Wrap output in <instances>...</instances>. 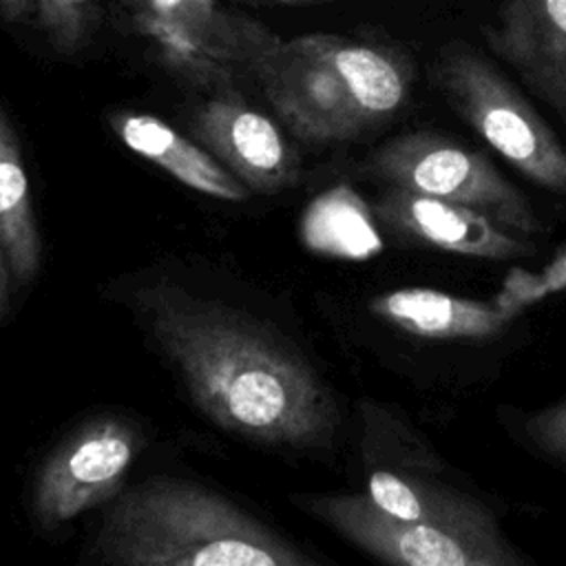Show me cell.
<instances>
[{
	"mask_svg": "<svg viewBox=\"0 0 566 566\" xmlns=\"http://www.w3.org/2000/svg\"><path fill=\"white\" fill-rule=\"evenodd\" d=\"M7 252H4V245H2V239H0V318L2 314L7 312L9 307V274H7Z\"/></svg>",
	"mask_w": 566,
	"mask_h": 566,
	"instance_id": "cell-19",
	"label": "cell"
},
{
	"mask_svg": "<svg viewBox=\"0 0 566 566\" xmlns=\"http://www.w3.org/2000/svg\"><path fill=\"white\" fill-rule=\"evenodd\" d=\"M369 310L411 336L462 340L497 334L515 316L517 305L513 301L486 303L460 298L429 287H402L374 296Z\"/></svg>",
	"mask_w": 566,
	"mask_h": 566,
	"instance_id": "cell-12",
	"label": "cell"
},
{
	"mask_svg": "<svg viewBox=\"0 0 566 566\" xmlns=\"http://www.w3.org/2000/svg\"><path fill=\"white\" fill-rule=\"evenodd\" d=\"M374 217L398 239L473 259H517L533 243L491 217L427 195L385 186L371 206Z\"/></svg>",
	"mask_w": 566,
	"mask_h": 566,
	"instance_id": "cell-10",
	"label": "cell"
},
{
	"mask_svg": "<svg viewBox=\"0 0 566 566\" xmlns=\"http://www.w3.org/2000/svg\"><path fill=\"white\" fill-rule=\"evenodd\" d=\"M486 42L566 124V0H504Z\"/></svg>",
	"mask_w": 566,
	"mask_h": 566,
	"instance_id": "cell-11",
	"label": "cell"
},
{
	"mask_svg": "<svg viewBox=\"0 0 566 566\" xmlns=\"http://www.w3.org/2000/svg\"><path fill=\"white\" fill-rule=\"evenodd\" d=\"M197 139L250 190L276 192L298 179L294 146L234 91L210 97L192 119Z\"/></svg>",
	"mask_w": 566,
	"mask_h": 566,
	"instance_id": "cell-9",
	"label": "cell"
},
{
	"mask_svg": "<svg viewBox=\"0 0 566 566\" xmlns=\"http://www.w3.org/2000/svg\"><path fill=\"white\" fill-rule=\"evenodd\" d=\"M135 22L172 71L217 93L232 91L237 75L252 73L279 40L217 0H144Z\"/></svg>",
	"mask_w": 566,
	"mask_h": 566,
	"instance_id": "cell-7",
	"label": "cell"
},
{
	"mask_svg": "<svg viewBox=\"0 0 566 566\" xmlns=\"http://www.w3.org/2000/svg\"><path fill=\"white\" fill-rule=\"evenodd\" d=\"M522 429L537 451L566 464V398L531 413Z\"/></svg>",
	"mask_w": 566,
	"mask_h": 566,
	"instance_id": "cell-17",
	"label": "cell"
},
{
	"mask_svg": "<svg viewBox=\"0 0 566 566\" xmlns=\"http://www.w3.org/2000/svg\"><path fill=\"white\" fill-rule=\"evenodd\" d=\"M312 517L365 553L402 566H522L526 557L504 533L460 531L400 520L371 502L367 493L298 495Z\"/></svg>",
	"mask_w": 566,
	"mask_h": 566,
	"instance_id": "cell-6",
	"label": "cell"
},
{
	"mask_svg": "<svg viewBox=\"0 0 566 566\" xmlns=\"http://www.w3.org/2000/svg\"><path fill=\"white\" fill-rule=\"evenodd\" d=\"M142 449L135 424L102 416L71 431L40 464L33 484V515L55 528L102 504L122 486Z\"/></svg>",
	"mask_w": 566,
	"mask_h": 566,
	"instance_id": "cell-8",
	"label": "cell"
},
{
	"mask_svg": "<svg viewBox=\"0 0 566 566\" xmlns=\"http://www.w3.org/2000/svg\"><path fill=\"white\" fill-rule=\"evenodd\" d=\"M382 511L420 524L502 533L495 513L478 497L427 478L378 469L367 480L365 491Z\"/></svg>",
	"mask_w": 566,
	"mask_h": 566,
	"instance_id": "cell-14",
	"label": "cell"
},
{
	"mask_svg": "<svg viewBox=\"0 0 566 566\" xmlns=\"http://www.w3.org/2000/svg\"><path fill=\"white\" fill-rule=\"evenodd\" d=\"M433 77L453 111L509 164L566 197V146L486 57L453 42L440 51Z\"/></svg>",
	"mask_w": 566,
	"mask_h": 566,
	"instance_id": "cell-4",
	"label": "cell"
},
{
	"mask_svg": "<svg viewBox=\"0 0 566 566\" xmlns=\"http://www.w3.org/2000/svg\"><path fill=\"white\" fill-rule=\"evenodd\" d=\"M363 172L382 184L478 210L517 234L544 232L524 192L484 153L436 130L391 137L367 155Z\"/></svg>",
	"mask_w": 566,
	"mask_h": 566,
	"instance_id": "cell-5",
	"label": "cell"
},
{
	"mask_svg": "<svg viewBox=\"0 0 566 566\" xmlns=\"http://www.w3.org/2000/svg\"><path fill=\"white\" fill-rule=\"evenodd\" d=\"M301 239L310 250L329 256L363 259L378 250L371 217L347 186H336L307 206Z\"/></svg>",
	"mask_w": 566,
	"mask_h": 566,
	"instance_id": "cell-16",
	"label": "cell"
},
{
	"mask_svg": "<svg viewBox=\"0 0 566 566\" xmlns=\"http://www.w3.org/2000/svg\"><path fill=\"white\" fill-rule=\"evenodd\" d=\"M265 99L310 144H343L389 122L411 91L409 62L332 33L276 40L254 64Z\"/></svg>",
	"mask_w": 566,
	"mask_h": 566,
	"instance_id": "cell-3",
	"label": "cell"
},
{
	"mask_svg": "<svg viewBox=\"0 0 566 566\" xmlns=\"http://www.w3.org/2000/svg\"><path fill=\"white\" fill-rule=\"evenodd\" d=\"M95 553L122 566H312L314 557L201 484L155 478L106 511Z\"/></svg>",
	"mask_w": 566,
	"mask_h": 566,
	"instance_id": "cell-2",
	"label": "cell"
},
{
	"mask_svg": "<svg viewBox=\"0 0 566 566\" xmlns=\"http://www.w3.org/2000/svg\"><path fill=\"white\" fill-rule=\"evenodd\" d=\"M137 305L190 400L217 427L287 449L334 440L338 407L329 387L274 334L168 283L142 287Z\"/></svg>",
	"mask_w": 566,
	"mask_h": 566,
	"instance_id": "cell-1",
	"label": "cell"
},
{
	"mask_svg": "<svg viewBox=\"0 0 566 566\" xmlns=\"http://www.w3.org/2000/svg\"><path fill=\"white\" fill-rule=\"evenodd\" d=\"M38 0H0V15L7 22H22L33 18L35 20Z\"/></svg>",
	"mask_w": 566,
	"mask_h": 566,
	"instance_id": "cell-18",
	"label": "cell"
},
{
	"mask_svg": "<svg viewBox=\"0 0 566 566\" xmlns=\"http://www.w3.org/2000/svg\"><path fill=\"white\" fill-rule=\"evenodd\" d=\"M0 239L9 268L20 283H29L38 268L42 243L35 226L29 177L20 144L7 115L0 111Z\"/></svg>",
	"mask_w": 566,
	"mask_h": 566,
	"instance_id": "cell-15",
	"label": "cell"
},
{
	"mask_svg": "<svg viewBox=\"0 0 566 566\" xmlns=\"http://www.w3.org/2000/svg\"><path fill=\"white\" fill-rule=\"evenodd\" d=\"M279 2H305V0H279Z\"/></svg>",
	"mask_w": 566,
	"mask_h": 566,
	"instance_id": "cell-20",
	"label": "cell"
},
{
	"mask_svg": "<svg viewBox=\"0 0 566 566\" xmlns=\"http://www.w3.org/2000/svg\"><path fill=\"white\" fill-rule=\"evenodd\" d=\"M111 126L124 146L146 157L184 186L221 201L248 199L250 188L241 179L223 168L212 153H206L159 117L117 113L111 117Z\"/></svg>",
	"mask_w": 566,
	"mask_h": 566,
	"instance_id": "cell-13",
	"label": "cell"
}]
</instances>
